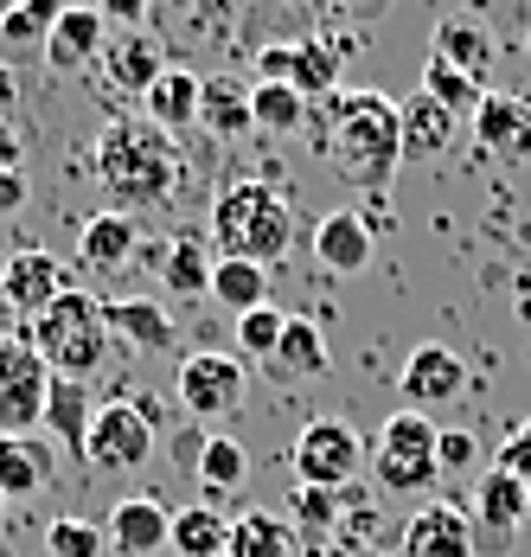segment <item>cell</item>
I'll return each mask as SVG.
<instances>
[{
	"mask_svg": "<svg viewBox=\"0 0 531 557\" xmlns=\"http://www.w3.org/2000/svg\"><path fill=\"white\" fill-rule=\"evenodd\" d=\"M314 148L333 154L339 180L384 193L391 173L404 168V103H391L384 90H339L314 103Z\"/></svg>",
	"mask_w": 531,
	"mask_h": 557,
	"instance_id": "6da1fadb",
	"label": "cell"
},
{
	"mask_svg": "<svg viewBox=\"0 0 531 557\" xmlns=\"http://www.w3.org/2000/svg\"><path fill=\"white\" fill-rule=\"evenodd\" d=\"M90 161H97V180H103V193L115 199V212H128V219L166 206V199L180 193V173H186L180 141H173L160 122H148V115L103 122Z\"/></svg>",
	"mask_w": 531,
	"mask_h": 557,
	"instance_id": "7a4b0ae2",
	"label": "cell"
},
{
	"mask_svg": "<svg viewBox=\"0 0 531 557\" xmlns=\"http://www.w3.org/2000/svg\"><path fill=\"white\" fill-rule=\"evenodd\" d=\"M301 237V212L288 199V186L275 180H237L224 186L212 206V244L218 257H250V263H282Z\"/></svg>",
	"mask_w": 531,
	"mask_h": 557,
	"instance_id": "3957f363",
	"label": "cell"
},
{
	"mask_svg": "<svg viewBox=\"0 0 531 557\" xmlns=\"http://www.w3.org/2000/svg\"><path fill=\"white\" fill-rule=\"evenodd\" d=\"M26 339L46 359V372H58V379H90L109 359V339L115 334H109V314L90 288H64L39 321H26Z\"/></svg>",
	"mask_w": 531,
	"mask_h": 557,
	"instance_id": "277c9868",
	"label": "cell"
},
{
	"mask_svg": "<svg viewBox=\"0 0 531 557\" xmlns=\"http://www.w3.org/2000/svg\"><path fill=\"white\" fill-rule=\"evenodd\" d=\"M435 443H442V430L429 423L423 410H397V417L378 430V448H372L378 481H384L391 494H417V487H429V481L442 474Z\"/></svg>",
	"mask_w": 531,
	"mask_h": 557,
	"instance_id": "5b68a950",
	"label": "cell"
},
{
	"mask_svg": "<svg viewBox=\"0 0 531 557\" xmlns=\"http://www.w3.org/2000/svg\"><path fill=\"white\" fill-rule=\"evenodd\" d=\"M46 391H52V372L33 352V339H0V436L46 430Z\"/></svg>",
	"mask_w": 531,
	"mask_h": 557,
	"instance_id": "8992f818",
	"label": "cell"
},
{
	"mask_svg": "<svg viewBox=\"0 0 531 557\" xmlns=\"http://www.w3.org/2000/svg\"><path fill=\"white\" fill-rule=\"evenodd\" d=\"M148 455H155V417L128 397L97 404V423L84 436V461L97 474H135V468H148Z\"/></svg>",
	"mask_w": 531,
	"mask_h": 557,
	"instance_id": "52a82bcc",
	"label": "cell"
},
{
	"mask_svg": "<svg viewBox=\"0 0 531 557\" xmlns=\"http://www.w3.org/2000/svg\"><path fill=\"white\" fill-rule=\"evenodd\" d=\"M295 487H346L353 474H359V461H366V443H359V430L346 423V417H314L301 436H295Z\"/></svg>",
	"mask_w": 531,
	"mask_h": 557,
	"instance_id": "ba28073f",
	"label": "cell"
},
{
	"mask_svg": "<svg viewBox=\"0 0 531 557\" xmlns=\"http://www.w3.org/2000/svg\"><path fill=\"white\" fill-rule=\"evenodd\" d=\"M180 404H186V417H199V423H224L237 404H244V391H250V372H244V359H231V352H186L180 359Z\"/></svg>",
	"mask_w": 531,
	"mask_h": 557,
	"instance_id": "9c48e42d",
	"label": "cell"
},
{
	"mask_svg": "<svg viewBox=\"0 0 531 557\" xmlns=\"http://www.w3.org/2000/svg\"><path fill=\"white\" fill-rule=\"evenodd\" d=\"M468 128H474V148L486 161H506V168L531 161V97H519V90H486L480 110L468 115Z\"/></svg>",
	"mask_w": 531,
	"mask_h": 557,
	"instance_id": "30bf717a",
	"label": "cell"
},
{
	"mask_svg": "<svg viewBox=\"0 0 531 557\" xmlns=\"http://www.w3.org/2000/svg\"><path fill=\"white\" fill-rule=\"evenodd\" d=\"M64 288H71V276H64V263L52 250H13L0 263V301H13L20 321H39Z\"/></svg>",
	"mask_w": 531,
	"mask_h": 557,
	"instance_id": "8fae6325",
	"label": "cell"
},
{
	"mask_svg": "<svg viewBox=\"0 0 531 557\" xmlns=\"http://www.w3.org/2000/svg\"><path fill=\"white\" fill-rule=\"evenodd\" d=\"M404 410H442V404H455L461 391H468V366H461V352L455 346H417L410 359H404Z\"/></svg>",
	"mask_w": 531,
	"mask_h": 557,
	"instance_id": "7c38bea8",
	"label": "cell"
},
{
	"mask_svg": "<svg viewBox=\"0 0 531 557\" xmlns=\"http://www.w3.org/2000/svg\"><path fill=\"white\" fill-rule=\"evenodd\" d=\"M526 519H531V481L506 474V468H486L474 481V532L486 545H513Z\"/></svg>",
	"mask_w": 531,
	"mask_h": 557,
	"instance_id": "4fadbf2b",
	"label": "cell"
},
{
	"mask_svg": "<svg viewBox=\"0 0 531 557\" xmlns=\"http://www.w3.org/2000/svg\"><path fill=\"white\" fill-rule=\"evenodd\" d=\"M372 250H378V224L359 206H339L314 224V263L326 276H359L372 263Z\"/></svg>",
	"mask_w": 531,
	"mask_h": 557,
	"instance_id": "5bb4252c",
	"label": "cell"
},
{
	"mask_svg": "<svg viewBox=\"0 0 531 557\" xmlns=\"http://www.w3.org/2000/svg\"><path fill=\"white\" fill-rule=\"evenodd\" d=\"M103 532H109V552L115 557H155L173 545V512L155 494H128V500L109 506Z\"/></svg>",
	"mask_w": 531,
	"mask_h": 557,
	"instance_id": "9a60e30c",
	"label": "cell"
},
{
	"mask_svg": "<svg viewBox=\"0 0 531 557\" xmlns=\"http://www.w3.org/2000/svg\"><path fill=\"white\" fill-rule=\"evenodd\" d=\"M97 71H103V90L109 97H148L155 90V77L166 71V58H160V46H155V33H115L103 46V58H97Z\"/></svg>",
	"mask_w": 531,
	"mask_h": 557,
	"instance_id": "2e32d148",
	"label": "cell"
},
{
	"mask_svg": "<svg viewBox=\"0 0 531 557\" xmlns=\"http://www.w3.org/2000/svg\"><path fill=\"white\" fill-rule=\"evenodd\" d=\"M77 257H84V270L90 276H122L135 257H141V224L128 219V212H90L84 231H77Z\"/></svg>",
	"mask_w": 531,
	"mask_h": 557,
	"instance_id": "e0dca14e",
	"label": "cell"
},
{
	"mask_svg": "<svg viewBox=\"0 0 531 557\" xmlns=\"http://www.w3.org/2000/svg\"><path fill=\"white\" fill-rule=\"evenodd\" d=\"M404 552H410V557H474L480 552V532H474V519H468L461 506L429 500L423 512L404 525Z\"/></svg>",
	"mask_w": 531,
	"mask_h": 557,
	"instance_id": "ac0fdd59",
	"label": "cell"
},
{
	"mask_svg": "<svg viewBox=\"0 0 531 557\" xmlns=\"http://www.w3.org/2000/svg\"><path fill=\"white\" fill-rule=\"evenodd\" d=\"M109 46V20L90 7V0H71L64 13H58L52 39H46V64L52 71H84V64H97Z\"/></svg>",
	"mask_w": 531,
	"mask_h": 557,
	"instance_id": "d6986e66",
	"label": "cell"
},
{
	"mask_svg": "<svg viewBox=\"0 0 531 557\" xmlns=\"http://www.w3.org/2000/svg\"><path fill=\"white\" fill-rule=\"evenodd\" d=\"M160 263V288L166 295H180V301H199V295H212V250H206V237L199 231H180V237H166L155 250Z\"/></svg>",
	"mask_w": 531,
	"mask_h": 557,
	"instance_id": "ffe728a7",
	"label": "cell"
},
{
	"mask_svg": "<svg viewBox=\"0 0 531 557\" xmlns=\"http://www.w3.org/2000/svg\"><path fill=\"white\" fill-rule=\"evenodd\" d=\"M58 474V455L46 436H0V494L7 500H33L46 494Z\"/></svg>",
	"mask_w": 531,
	"mask_h": 557,
	"instance_id": "44dd1931",
	"label": "cell"
},
{
	"mask_svg": "<svg viewBox=\"0 0 531 557\" xmlns=\"http://www.w3.org/2000/svg\"><path fill=\"white\" fill-rule=\"evenodd\" d=\"M109 314V334L128 339V346H141V352H173V314L160 308V301H148V295H115V301H103Z\"/></svg>",
	"mask_w": 531,
	"mask_h": 557,
	"instance_id": "7402d4cb",
	"label": "cell"
},
{
	"mask_svg": "<svg viewBox=\"0 0 531 557\" xmlns=\"http://www.w3.org/2000/svg\"><path fill=\"white\" fill-rule=\"evenodd\" d=\"M199 97H206V77H199V71H186V64H166V71L155 77V90L141 97V115L160 122V128L173 135V128L199 122Z\"/></svg>",
	"mask_w": 531,
	"mask_h": 557,
	"instance_id": "603a6c76",
	"label": "cell"
},
{
	"mask_svg": "<svg viewBox=\"0 0 531 557\" xmlns=\"http://www.w3.org/2000/svg\"><path fill=\"white\" fill-rule=\"evenodd\" d=\"M269 379H282V385H308L326 372V334H320L308 314H288V327H282V346H275V359L263 366Z\"/></svg>",
	"mask_w": 531,
	"mask_h": 557,
	"instance_id": "cb8c5ba5",
	"label": "cell"
},
{
	"mask_svg": "<svg viewBox=\"0 0 531 557\" xmlns=\"http://www.w3.org/2000/svg\"><path fill=\"white\" fill-rule=\"evenodd\" d=\"M97 423V397H90V379H58L52 372V391H46V430L71 455H84V436Z\"/></svg>",
	"mask_w": 531,
	"mask_h": 557,
	"instance_id": "d4e9b609",
	"label": "cell"
},
{
	"mask_svg": "<svg viewBox=\"0 0 531 557\" xmlns=\"http://www.w3.org/2000/svg\"><path fill=\"white\" fill-rule=\"evenodd\" d=\"M455 128H461V115L442 110L435 97H410L404 103V161H435V154H448L455 148Z\"/></svg>",
	"mask_w": 531,
	"mask_h": 557,
	"instance_id": "484cf974",
	"label": "cell"
},
{
	"mask_svg": "<svg viewBox=\"0 0 531 557\" xmlns=\"http://www.w3.org/2000/svg\"><path fill=\"white\" fill-rule=\"evenodd\" d=\"M442 64H455V71H468L474 84H486V71H493V33L480 26V20H468V13H448L442 26H435V52Z\"/></svg>",
	"mask_w": 531,
	"mask_h": 557,
	"instance_id": "4316f807",
	"label": "cell"
},
{
	"mask_svg": "<svg viewBox=\"0 0 531 557\" xmlns=\"http://www.w3.org/2000/svg\"><path fill=\"white\" fill-rule=\"evenodd\" d=\"M199 122L212 128L218 141H237V135H250V128H257V110H250V84H244V77H206Z\"/></svg>",
	"mask_w": 531,
	"mask_h": 557,
	"instance_id": "83f0119b",
	"label": "cell"
},
{
	"mask_svg": "<svg viewBox=\"0 0 531 557\" xmlns=\"http://www.w3.org/2000/svg\"><path fill=\"white\" fill-rule=\"evenodd\" d=\"M212 301L231 308V314H250L269 301V270L250 263V257H218L212 263Z\"/></svg>",
	"mask_w": 531,
	"mask_h": 557,
	"instance_id": "f1b7e54d",
	"label": "cell"
},
{
	"mask_svg": "<svg viewBox=\"0 0 531 557\" xmlns=\"http://www.w3.org/2000/svg\"><path fill=\"white\" fill-rule=\"evenodd\" d=\"M58 13H64V0H7V13H0V46L7 52H46V39H52Z\"/></svg>",
	"mask_w": 531,
	"mask_h": 557,
	"instance_id": "f546056e",
	"label": "cell"
},
{
	"mask_svg": "<svg viewBox=\"0 0 531 557\" xmlns=\"http://www.w3.org/2000/svg\"><path fill=\"white\" fill-rule=\"evenodd\" d=\"M173 557H224L231 552V519H218L212 506H186L173 512Z\"/></svg>",
	"mask_w": 531,
	"mask_h": 557,
	"instance_id": "4dcf8cb0",
	"label": "cell"
},
{
	"mask_svg": "<svg viewBox=\"0 0 531 557\" xmlns=\"http://www.w3.org/2000/svg\"><path fill=\"white\" fill-rule=\"evenodd\" d=\"M250 110H257V128H269V135H301L314 122V103L295 84H250Z\"/></svg>",
	"mask_w": 531,
	"mask_h": 557,
	"instance_id": "1f68e13d",
	"label": "cell"
},
{
	"mask_svg": "<svg viewBox=\"0 0 531 557\" xmlns=\"http://www.w3.org/2000/svg\"><path fill=\"white\" fill-rule=\"evenodd\" d=\"M301 46V64H295V90L308 97V103H326V97H339V71H346V52L333 46V39H295Z\"/></svg>",
	"mask_w": 531,
	"mask_h": 557,
	"instance_id": "d6a6232c",
	"label": "cell"
},
{
	"mask_svg": "<svg viewBox=\"0 0 531 557\" xmlns=\"http://www.w3.org/2000/svg\"><path fill=\"white\" fill-rule=\"evenodd\" d=\"M224 557H295V532L275 512H237L231 519V552Z\"/></svg>",
	"mask_w": 531,
	"mask_h": 557,
	"instance_id": "836d02e7",
	"label": "cell"
},
{
	"mask_svg": "<svg viewBox=\"0 0 531 557\" xmlns=\"http://www.w3.org/2000/svg\"><path fill=\"white\" fill-rule=\"evenodd\" d=\"M423 97H435L442 110H455L461 122L480 110V97H486V84H474L468 71H455V64H442V58H429L423 64Z\"/></svg>",
	"mask_w": 531,
	"mask_h": 557,
	"instance_id": "e575fe53",
	"label": "cell"
},
{
	"mask_svg": "<svg viewBox=\"0 0 531 557\" xmlns=\"http://www.w3.org/2000/svg\"><path fill=\"white\" fill-rule=\"evenodd\" d=\"M282 327H288V314L263 301V308L237 314V327H231V334H237V346H244V359H250V366H269V359H275V346H282Z\"/></svg>",
	"mask_w": 531,
	"mask_h": 557,
	"instance_id": "d590c367",
	"label": "cell"
},
{
	"mask_svg": "<svg viewBox=\"0 0 531 557\" xmlns=\"http://www.w3.org/2000/svg\"><path fill=\"white\" fill-rule=\"evenodd\" d=\"M206 487H218V494H231L244 474H250V448L237 443V436H212L206 443V455H199V468H193Z\"/></svg>",
	"mask_w": 531,
	"mask_h": 557,
	"instance_id": "8d00e7d4",
	"label": "cell"
},
{
	"mask_svg": "<svg viewBox=\"0 0 531 557\" xmlns=\"http://www.w3.org/2000/svg\"><path fill=\"white\" fill-rule=\"evenodd\" d=\"M46 552L52 557H103L109 552V532L103 525H90V519H77V512H64L46 525Z\"/></svg>",
	"mask_w": 531,
	"mask_h": 557,
	"instance_id": "74e56055",
	"label": "cell"
},
{
	"mask_svg": "<svg viewBox=\"0 0 531 557\" xmlns=\"http://www.w3.org/2000/svg\"><path fill=\"white\" fill-rule=\"evenodd\" d=\"M295 64H301V46H295V39L257 46V58H250V84H295Z\"/></svg>",
	"mask_w": 531,
	"mask_h": 557,
	"instance_id": "f35d334b",
	"label": "cell"
},
{
	"mask_svg": "<svg viewBox=\"0 0 531 557\" xmlns=\"http://www.w3.org/2000/svg\"><path fill=\"white\" fill-rule=\"evenodd\" d=\"M333 487H295V519H301V532H320V525H333Z\"/></svg>",
	"mask_w": 531,
	"mask_h": 557,
	"instance_id": "ab89813d",
	"label": "cell"
},
{
	"mask_svg": "<svg viewBox=\"0 0 531 557\" xmlns=\"http://www.w3.org/2000/svg\"><path fill=\"white\" fill-rule=\"evenodd\" d=\"M493 468H506V474L531 481V417L513 430V436H506V443H499V461H493Z\"/></svg>",
	"mask_w": 531,
	"mask_h": 557,
	"instance_id": "60d3db41",
	"label": "cell"
},
{
	"mask_svg": "<svg viewBox=\"0 0 531 557\" xmlns=\"http://www.w3.org/2000/svg\"><path fill=\"white\" fill-rule=\"evenodd\" d=\"M435 461L461 474V468H474V461H480V443L468 436V430H442V443H435Z\"/></svg>",
	"mask_w": 531,
	"mask_h": 557,
	"instance_id": "b9f144b4",
	"label": "cell"
},
{
	"mask_svg": "<svg viewBox=\"0 0 531 557\" xmlns=\"http://www.w3.org/2000/svg\"><path fill=\"white\" fill-rule=\"evenodd\" d=\"M97 13H103L109 26H122V33H135L141 20H148V0H90Z\"/></svg>",
	"mask_w": 531,
	"mask_h": 557,
	"instance_id": "7bdbcfd3",
	"label": "cell"
},
{
	"mask_svg": "<svg viewBox=\"0 0 531 557\" xmlns=\"http://www.w3.org/2000/svg\"><path fill=\"white\" fill-rule=\"evenodd\" d=\"M26 199H33V180H26V168L0 173V219H13V212H20Z\"/></svg>",
	"mask_w": 531,
	"mask_h": 557,
	"instance_id": "ee69618b",
	"label": "cell"
},
{
	"mask_svg": "<svg viewBox=\"0 0 531 557\" xmlns=\"http://www.w3.org/2000/svg\"><path fill=\"white\" fill-rule=\"evenodd\" d=\"M20 161H26V141H20V128L0 115V173H13Z\"/></svg>",
	"mask_w": 531,
	"mask_h": 557,
	"instance_id": "f6af8a7d",
	"label": "cell"
},
{
	"mask_svg": "<svg viewBox=\"0 0 531 557\" xmlns=\"http://www.w3.org/2000/svg\"><path fill=\"white\" fill-rule=\"evenodd\" d=\"M20 103V77H13V64H0V115Z\"/></svg>",
	"mask_w": 531,
	"mask_h": 557,
	"instance_id": "bcb514c9",
	"label": "cell"
},
{
	"mask_svg": "<svg viewBox=\"0 0 531 557\" xmlns=\"http://www.w3.org/2000/svg\"><path fill=\"white\" fill-rule=\"evenodd\" d=\"M20 334H26V321L13 314V301H0V339H20Z\"/></svg>",
	"mask_w": 531,
	"mask_h": 557,
	"instance_id": "7dc6e473",
	"label": "cell"
},
{
	"mask_svg": "<svg viewBox=\"0 0 531 557\" xmlns=\"http://www.w3.org/2000/svg\"><path fill=\"white\" fill-rule=\"evenodd\" d=\"M333 7H359V0H333Z\"/></svg>",
	"mask_w": 531,
	"mask_h": 557,
	"instance_id": "c3c4849f",
	"label": "cell"
},
{
	"mask_svg": "<svg viewBox=\"0 0 531 557\" xmlns=\"http://www.w3.org/2000/svg\"><path fill=\"white\" fill-rule=\"evenodd\" d=\"M0 512H7V494H0Z\"/></svg>",
	"mask_w": 531,
	"mask_h": 557,
	"instance_id": "681fc988",
	"label": "cell"
},
{
	"mask_svg": "<svg viewBox=\"0 0 531 557\" xmlns=\"http://www.w3.org/2000/svg\"><path fill=\"white\" fill-rule=\"evenodd\" d=\"M526 52H531V33H526Z\"/></svg>",
	"mask_w": 531,
	"mask_h": 557,
	"instance_id": "f907efd6",
	"label": "cell"
},
{
	"mask_svg": "<svg viewBox=\"0 0 531 557\" xmlns=\"http://www.w3.org/2000/svg\"><path fill=\"white\" fill-rule=\"evenodd\" d=\"M0 13H7V7H0Z\"/></svg>",
	"mask_w": 531,
	"mask_h": 557,
	"instance_id": "816d5d0a",
	"label": "cell"
},
{
	"mask_svg": "<svg viewBox=\"0 0 531 557\" xmlns=\"http://www.w3.org/2000/svg\"><path fill=\"white\" fill-rule=\"evenodd\" d=\"M64 7H71V0H64Z\"/></svg>",
	"mask_w": 531,
	"mask_h": 557,
	"instance_id": "f5cc1de1",
	"label": "cell"
}]
</instances>
